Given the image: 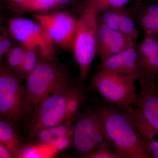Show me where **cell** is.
<instances>
[{
  "label": "cell",
  "mask_w": 158,
  "mask_h": 158,
  "mask_svg": "<svg viewBox=\"0 0 158 158\" xmlns=\"http://www.w3.org/2000/svg\"><path fill=\"white\" fill-rule=\"evenodd\" d=\"M108 140L123 158H148L140 133L126 108L105 100L97 104Z\"/></svg>",
  "instance_id": "6da1fadb"
},
{
  "label": "cell",
  "mask_w": 158,
  "mask_h": 158,
  "mask_svg": "<svg viewBox=\"0 0 158 158\" xmlns=\"http://www.w3.org/2000/svg\"><path fill=\"white\" fill-rule=\"evenodd\" d=\"M85 100L84 90L75 83L71 89L67 98L64 123L72 124L74 121H76L81 114L80 111Z\"/></svg>",
  "instance_id": "2e32d148"
},
{
  "label": "cell",
  "mask_w": 158,
  "mask_h": 158,
  "mask_svg": "<svg viewBox=\"0 0 158 158\" xmlns=\"http://www.w3.org/2000/svg\"><path fill=\"white\" fill-rule=\"evenodd\" d=\"M127 108L140 133L143 147L148 158H158V131L149 124L137 107L131 105Z\"/></svg>",
  "instance_id": "4fadbf2b"
},
{
  "label": "cell",
  "mask_w": 158,
  "mask_h": 158,
  "mask_svg": "<svg viewBox=\"0 0 158 158\" xmlns=\"http://www.w3.org/2000/svg\"><path fill=\"white\" fill-rule=\"evenodd\" d=\"M14 125L0 117V144L8 148L18 157L22 147Z\"/></svg>",
  "instance_id": "e0dca14e"
},
{
  "label": "cell",
  "mask_w": 158,
  "mask_h": 158,
  "mask_svg": "<svg viewBox=\"0 0 158 158\" xmlns=\"http://www.w3.org/2000/svg\"><path fill=\"white\" fill-rule=\"evenodd\" d=\"M86 158H123L112 144L104 142L93 152L86 156Z\"/></svg>",
  "instance_id": "7402d4cb"
},
{
  "label": "cell",
  "mask_w": 158,
  "mask_h": 158,
  "mask_svg": "<svg viewBox=\"0 0 158 158\" xmlns=\"http://www.w3.org/2000/svg\"><path fill=\"white\" fill-rule=\"evenodd\" d=\"M8 24L11 36L20 44L34 51L40 59L56 62L54 44L37 22L24 18L14 17L8 19Z\"/></svg>",
  "instance_id": "ba28073f"
},
{
  "label": "cell",
  "mask_w": 158,
  "mask_h": 158,
  "mask_svg": "<svg viewBox=\"0 0 158 158\" xmlns=\"http://www.w3.org/2000/svg\"><path fill=\"white\" fill-rule=\"evenodd\" d=\"M89 80L90 89L105 101L122 108L134 105L137 94L134 76L100 71L90 76Z\"/></svg>",
  "instance_id": "5b68a950"
},
{
  "label": "cell",
  "mask_w": 158,
  "mask_h": 158,
  "mask_svg": "<svg viewBox=\"0 0 158 158\" xmlns=\"http://www.w3.org/2000/svg\"><path fill=\"white\" fill-rule=\"evenodd\" d=\"M97 69V71L131 75L136 77L137 81L147 77L141 67L137 42L121 52L100 62Z\"/></svg>",
  "instance_id": "30bf717a"
},
{
  "label": "cell",
  "mask_w": 158,
  "mask_h": 158,
  "mask_svg": "<svg viewBox=\"0 0 158 158\" xmlns=\"http://www.w3.org/2000/svg\"><path fill=\"white\" fill-rule=\"evenodd\" d=\"M5 1H6V0H5Z\"/></svg>",
  "instance_id": "f546056e"
},
{
  "label": "cell",
  "mask_w": 158,
  "mask_h": 158,
  "mask_svg": "<svg viewBox=\"0 0 158 158\" xmlns=\"http://www.w3.org/2000/svg\"><path fill=\"white\" fill-rule=\"evenodd\" d=\"M23 80L0 60V117L14 125L30 112Z\"/></svg>",
  "instance_id": "277c9868"
},
{
  "label": "cell",
  "mask_w": 158,
  "mask_h": 158,
  "mask_svg": "<svg viewBox=\"0 0 158 158\" xmlns=\"http://www.w3.org/2000/svg\"><path fill=\"white\" fill-rule=\"evenodd\" d=\"M72 142V136H67L55 140L52 144L57 150L62 151L68 148Z\"/></svg>",
  "instance_id": "cb8c5ba5"
},
{
  "label": "cell",
  "mask_w": 158,
  "mask_h": 158,
  "mask_svg": "<svg viewBox=\"0 0 158 158\" xmlns=\"http://www.w3.org/2000/svg\"><path fill=\"white\" fill-rule=\"evenodd\" d=\"M74 1L75 0H54L56 6V5L64 6V5H68Z\"/></svg>",
  "instance_id": "4316f807"
},
{
  "label": "cell",
  "mask_w": 158,
  "mask_h": 158,
  "mask_svg": "<svg viewBox=\"0 0 158 158\" xmlns=\"http://www.w3.org/2000/svg\"><path fill=\"white\" fill-rule=\"evenodd\" d=\"M40 58L34 51L26 49L25 55L18 76L26 79L36 68Z\"/></svg>",
  "instance_id": "d6986e66"
},
{
  "label": "cell",
  "mask_w": 158,
  "mask_h": 158,
  "mask_svg": "<svg viewBox=\"0 0 158 158\" xmlns=\"http://www.w3.org/2000/svg\"><path fill=\"white\" fill-rule=\"evenodd\" d=\"M137 2H143V1H157L158 0H136Z\"/></svg>",
  "instance_id": "83f0119b"
},
{
  "label": "cell",
  "mask_w": 158,
  "mask_h": 158,
  "mask_svg": "<svg viewBox=\"0 0 158 158\" xmlns=\"http://www.w3.org/2000/svg\"><path fill=\"white\" fill-rule=\"evenodd\" d=\"M55 6L54 0H26L23 5L22 12L27 11L44 13Z\"/></svg>",
  "instance_id": "ffe728a7"
},
{
  "label": "cell",
  "mask_w": 158,
  "mask_h": 158,
  "mask_svg": "<svg viewBox=\"0 0 158 158\" xmlns=\"http://www.w3.org/2000/svg\"><path fill=\"white\" fill-rule=\"evenodd\" d=\"M155 79L145 77L138 80L140 90L133 105L139 109L149 124L158 131V83Z\"/></svg>",
  "instance_id": "8fae6325"
},
{
  "label": "cell",
  "mask_w": 158,
  "mask_h": 158,
  "mask_svg": "<svg viewBox=\"0 0 158 158\" xmlns=\"http://www.w3.org/2000/svg\"><path fill=\"white\" fill-rule=\"evenodd\" d=\"M72 140L74 148L83 158L104 142L110 143L97 104L89 107L80 114L73 127Z\"/></svg>",
  "instance_id": "52a82bcc"
},
{
  "label": "cell",
  "mask_w": 158,
  "mask_h": 158,
  "mask_svg": "<svg viewBox=\"0 0 158 158\" xmlns=\"http://www.w3.org/2000/svg\"><path fill=\"white\" fill-rule=\"evenodd\" d=\"M4 28L2 27H1L0 26V33L2 32V31H3V29H4Z\"/></svg>",
  "instance_id": "f1b7e54d"
},
{
  "label": "cell",
  "mask_w": 158,
  "mask_h": 158,
  "mask_svg": "<svg viewBox=\"0 0 158 158\" xmlns=\"http://www.w3.org/2000/svg\"><path fill=\"white\" fill-rule=\"evenodd\" d=\"M14 40L9 31L6 29L0 33V60L3 59L8 51L15 45Z\"/></svg>",
  "instance_id": "603a6c76"
},
{
  "label": "cell",
  "mask_w": 158,
  "mask_h": 158,
  "mask_svg": "<svg viewBox=\"0 0 158 158\" xmlns=\"http://www.w3.org/2000/svg\"><path fill=\"white\" fill-rule=\"evenodd\" d=\"M98 13L92 6L85 5L78 18L73 54L78 66L80 80L83 82L89 77L92 62L97 56L99 25Z\"/></svg>",
  "instance_id": "7a4b0ae2"
},
{
  "label": "cell",
  "mask_w": 158,
  "mask_h": 158,
  "mask_svg": "<svg viewBox=\"0 0 158 158\" xmlns=\"http://www.w3.org/2000/svg\"><path fill=\"white\" fill-rule=\"evenodd\" d=\"M130 9L136 24L145 35L152 36L158 40V21L145 10L141 2H137Z\"/></svg>",
  "instance_id": "9a60e30c"
},
{
  "label": "cell",
  "mask_w": 158,
  "mask_h": 158,
  "mask_svg": "<svg viewBox=\"0 0 158 158\" xmlns=\"http://www.w3.org/2000/svg\"><path fill=\"white\" fill-rule=\"evenodd\" d=\"M26 0H6L9 9L14 12L21 13L23 5Z\"/></svg>",
  "instance_id": "d4e9b609"
},
{
  "label": "cell",
  "mask_w": 158,
  "mask_h": 158,
  "mask_svg": "<svg viewBox=\"0 0 158 158\" xmlns=\"http://www.w3.org/2000/svg\"><path fill=\"white\" fill-rule=\"evenodd\" d=\"M72 80L70 73L63 65L40 59L36 68L26 79L27 105L30 111H34L46 97Z\"/></svg>",
  "instance_id": "3957f363"
},
{
  "label": "cell",
  "mask_w": 158,
  "mask_h": 158,
  "mask_svg": "<svg viewBox=\"0 0 158 158\" xmlns=\"http://www.w3.org/2000/svg\"><path fill=\"white\" fill-rule=\"evenodd\" d=\"M26 52V48L21 44L14 45L6 53V66L11 71L18 75L22 64Z\"/></svg>",
  "instance_id": "ac0fdd59"
},
{
  "label": "cell",
  "mask_w": 158,
  "mask_h": 158,
  "mask_svg": "<svg viewBox=\"0 0 158 158\" xmlns=\"http://www.w3.org/2000/svg\"><path fill=\"white\" fill-rule=\"evenodd\" d=\"M75 82L73 79L57 88L40 102L29 124L28 135L36 138L44 129L63 123L69 94Z\"/></svg>",
  "instance_id": "8992f818"
},
{
  "label": "cell",
  "mask_w": 158,
  "mask_h": 158,
  "mask_svg": "<svg viewBox=\"0 0 158 158\" xmlns=\"http://www.w3.org/2000/svg\"><path fill=\"white\" fill-rule=\"evenodd\" d=\"M33 17L54 44L73 54L78 18L65 12L36 13L33 15Z\"/></svg>",
  "instance_id": "9c48e42d"
},
{
  "label": "cell",
  "mask_w": 158,
  "mask_h": 158,
  "mask_svg": "<svg viewBox=\"0 0 158 158\" xmlns=\"http://www.w3.org/2000/svg\"><path fill=\"white\" fill-rule=\"evenodd\" d=\"M17 158V157L8 148L0 144V158Z\"/></svg>",
  "instance_id": "484cf974"
},
{
  "label": "cell",
  "mask_w": 158,
  "mask_h": 158,
  "mask_svg": "<svg viewBox=\"0 0 158 158\" xmlns=\"http://www.w3.org/2000/svg\"><path fill=\"white\" fill-rule=\"evenodd\" d=\"M139 53L142 69L146 77L156 78L158 76V40L145 35L141 44Z\"/></svg>",
  "instance_id": "5bb4252c"
},
{
  "label": "cell",
  "mask_w": 158,
  "mask_h": 158,
  "mask_svg": "<svg viewBox=\"0 0 158 158\" xmlns=\"http://www.w3.org/2000/svg\"><path fill=\"white\" fill-rule=\"evenodd\" d=\"M131 0H89L86 5L92 6L98 12L126 7Z\"/></svg>",
  "instance_id": "44dd1931"
},
{
  "label": "cell",
  "mask_w": 158,
  "mask_h": 158,
  "mask_svg": "<svg viewBox=\"0 0 158 158\" xmlns=\"http://www.w3.org/2000/svg\"><path fill=\"white\" fill-rule=\"evenodd\" d=\"M98 43L97 56L101 62L121 52L137 41L121 32L112 30L98 23Z\"/></svg>",
  "instance_id": "7c38bea8"
}]
</instances>
